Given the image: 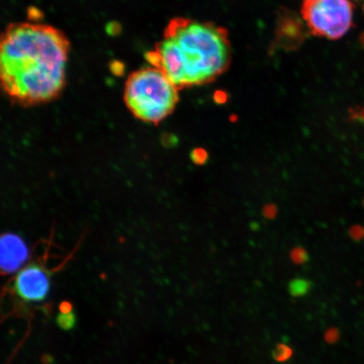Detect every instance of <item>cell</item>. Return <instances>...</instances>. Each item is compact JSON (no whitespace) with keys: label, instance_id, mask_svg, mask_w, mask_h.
<instances>
[{"label":"cell","instance_id":"obj_2","mask_svg":"<svg viewBox=\"0 0 364 364\" xmlns=\"http://www.w3.org/2000/svg\"><path fill=\"white\" fill-rule=\"evenodd\" d=\"M228 32L208 22L175 18L169 22L162 40L146 58L161 69L178 89L213 81L230 65Z\"/></svg>","mask_w":364,"mask_h":364},{"label":"cell","instance_id":"obj_10","mask_svg":"<svg viewBox=\"0 0 364 364\" xmlns=\"http://www.w3.org/2000/svg\"><path fill=\"white\" fill-rule=\"evenodd\" d=\"M291 349L286 345H278L274 351V358L278 362H284L289 359L291 356Z\"/></svg>","mask_w":364,"mask_h":364},{"label":"cell","instance_id":"obj_7","mask_svg":"<svg viewBox=\"0 0 364 364\" xmlns=\"http://www.w3.org/2000/svg\"><path fill=\"white\" fill-rule=\"evenodd\" d=\"M309 289H310V283L303 279H296L290 284V292L292 295H304Z\"/></svg>","mask_w":364,"mask_h":364},{"label":"cell","instance_id":"obj_5","mask_svg":"<svg viewBox=\"0 0 364 364\" xmlns=\"http://www.w3.org/2000/svg\"><path fill=\"white\" fill-rule=\"evenodd\" d=\"M51 282L46 270L38 264L24 267L14 281V291L26 303H40L46 299L50 292Z\"/></svg>","mask_w":364,"mask_h":364},{"label":"cell","instance_id":"obj_6","mask_svg":"<svg viewBox=\"0 0 364 364\" xmlns=\"http://www.w3.org/2000/svg\"><path fill=\"white\" fill-rule=\"evenodd\" d=\"M29 248L20 235L6 233L0 240V265L5 274L15 273L29 258Z\"/></svg>","mask_w":364,"mask_h":364},{"label":"cell","instance_id":"obj_1","mask_svg":"<svg viewBox=\"0 0 364 364\" xmlns=\"http://www.w3.org/2000/svg\"><path fill=\"white\" fill-rule=\"evenodd\" d=\"M69 50L66 35L56 27L9 24L0 39V79L10 101L26 107L59 97L66 83Z\"/></svg>","mask_w":364,"mask_h":364},{"label":"cell","instance_id":"obj_8","mask_svg":"<svg viewBox=\"0 0 364 364\" xmlns=\"http://www.w3.org/2000/svg\"><path fill=\"white\" fill-rule=\"evenodd\" d=\"M58 324L62 329L69 330L75 324V316L73 311L70 312H60L58 316Z\"/></svg>","mask_w":364,"mask_h":364},{"label":"cell","instance_id":"obj_4","mask_svg":"<svg viewBox=\"0 0 364 364\" xmlns=\"http://www.w3.org/2000/svg\"><path fill=\"white\" fill-rule=\"evenodd\" d=\"M303 16L314 34L337 40L353 26V5L349 0H306Z\"/></svg>","mask_w":364,"mask_h":364},{"label":"cell","instance_id":"obj_3","mask_svg":"<svg viewBox=\"0 0 364 364\" xmlns=\"http://www.w3.org/2000/svg\"><path fill=\"white\" fill-rule=\"evenodd\" d=\"M179 89L161 69L148 66L132 73L124 87L123 100L135 118L147 123H161L179 101Z\"/></svg>","mask_w":364,"mask_h":364},{"label":"cell","instance_id":"obj_11","mask_svg":"<svg viewBox=\"0 0 364 364\" xmlns=\"http://www.w3.org/2000/svg\"><path fill=\"white\" fill-rule=\"evenodd\" d=\"M292 258L298 264L303 263L308 260V255L303 249H296L292 253Z\"/></svg>","mask_w":364,"mask_h":364},{"label":"cell","instance_id":"obj_9","mask_svg":"<svg viewBox=\"0 0 364 364\" xmlns=\"http://www.w3.org/2000/svg\"><path fill=\"white\" fill-rule=\"evenodd\" d=\"M191 159L192 162L196 164L202 165L208 160V155L203 149H195L191 153Z\"/></svg>","mask_w":364,"mask_h":364}]
</instances>
